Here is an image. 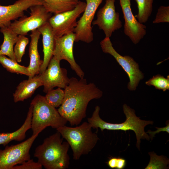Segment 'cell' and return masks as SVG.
Wrapping results in <instances>:
<instances>
[{
    "label": "cell",
    "instance_id": "cell-1",
    "mask_svg": "<svg viewBox=\"0 0 169 169\" xmlns=\"http://www.w3.org/2000/svg\"><path fill=\"white\" fill-rule=\"evenodd\" d=\"M65 94L61 105L57 110L59 114L72 125H78L86 116L89 102L100 98L103 92L93 83L86 79L72 77L64 89Z\"/></svg>",
    "mask_w": 169,
    "mask_h": 169
},
{
    "label": "cell",
    "instance_id": "cell-2",
    "mask_svg": "<svg viewBox=\"0 0 169 169\" xmlns=\"http://www.w3.org/2000/svg\"><path fill=\"white\" fill-rule=\"evenodd\" d=\"M60 133L57 131L45 138L43 143L37 146L34 157L46 169H65L69 167L70 158L68 152L69 145L63 142Z\"/></svg>",
    "mask_w": 169,
    "mask_h": 169
},
{
    "label": "cell",
    "instance_id": "cell-3",
    "mask_svg": "<svg viewBox=\"0 0 169 169\" xmlns=\"http://www.w3.org/2000/svg\"><path fill=\"white\" fill-rule=\"evenodd\" d=\"M123 112L126 119L123 123L119 124L111 123L106 122L100 117L99 111L100 108L96 106L95 109L91 116L88 118V122L91 125L93 129H100L102 131L105 129L109 130H122L126 132L127 131L132 130L135 133L137 140L136 146L140 150L141 139H146L149 141V136L145 131L144 128L148 125H152L153 121L152 120H141L137 117L135 111L126 104L123 106Z\"/></svg>",
    "mask_w": 169,
    "mask_h": 169
},
{
    "label": "cell",
    "instance_id": "cell-4",
    "mask_svg": "<svg viewBox=\"0 0 169 169\" xmlns=\"http://www.w3.org/2000/svg\"><path fill=\"white\" fill-rule=\"evenodd\" d=\"M92 128L89 122H84L75 127L65 125L56 129L70 146L74 160H78L82 155L89 154L99 140L97 134L98 130L93 132Z\"/></svg>",
    "mask_w": 169,
    "mask_h": 169
},
{
    "label": "cell",
    "instance_id": "cell-5",
    "mask_svg": "<svg viewBox=\"0 0 169 169\" xmlns=\"http://www.w3.org/2000/svg\"><path fill=\"white\" fill-rule=\"evenodd\" d=\"M30 104L33 106L31 128L33 135H39L48 126L56 129L67 123V121L61 116L56 108L47 102L44 96L37 95Z\"/></svg>",
    "mask_w": 169,
    "mask_h": 169
},
{
    "label": "cell",
    "instance_id": "cell-6",
    "mask_svg": "<svg viewBox=\"0 0 169 169\" xmlns=\"http://www.w3.org/2000/svg\"><path fill=\"white\" fill-rule=\"evenodd\" d=\"M100 45L102 51L113 56L127 74L130 79L127 85L128 89L135 90L140 81L144 77L138 64L131 56H122L118 53L113 47L110 38L105 37L100 42Z\"/></svg>",
    "mask_w": 169,
    "mask_h": 169
},
{
    "label": "cell",
    "instance_id": "cell-7",
    "mask_svg": "<svg viewBox=\"0 0 169 169\" xmlns=\"http://www.w3.org/2000/svg\"><path fill=\"white\" fill-rule=\"evenodd\" d=\"M38 135H32L20 143L6 146L0 150V169H13V167L30 159V150Z\"/></svg>",
    "mask_w": 169,
    "mask_h": 169
},
{
    "label": "cell",
    "instance_id": "cell-8",
    "mask_svg": "<svg viewBox=\"0 0 169 169\" xmlns=\"http://www.w3.org/2000/svg\"><path fill=\"white\" fill-rule=\"evenodd\" d=\"M86 3L79 1L73 9L54 14L49 20L55 37H59L73 32L76 27L77 19L83 13Z\"/></svg>",
    "mask_w": 169,
    "mask_h": 169
},
{
    "label": "cell",
    "instance_id": "cell-9",
    "mask_svg": "<svg viewBox=\"0 0 169 169\" xmlns=\"http://www.w3.org/2000/svg\"><path fill=\"white\" fill-rule=\"evenodd\" d=\"M29 9V16L24 15L10 23L11 29L18 35L25 36L28 32L37 29L48 22L52 16L41 5H34Z\"/></svg>",
    "mask_w": 169,
    "mask_h": 169
},
{
    "label": "cell",
    "instance_id": "cell-10",
    "mask_svg": "<svg viewBox=\"0 0 169 169\" xmlns=\"http://www.w3.org/2000/svg\"><path fill=\"white\" fill-rule=\"evenodd\" d=\"M115 0H105V5L97 13L96 19L92 23L103 30L105 37L110 38L114 32L122 26L119 14L115 10Z\"/></svg>",
    "mask_w": 169,
    "mask_h": 169
},
{
    "label": "cell",
    "instance_id": "cell-11",
    "mask_svg": "<svg viewBox=\"0 0 169 169\" xmlns=\"http://www.w3.org/2000/svg\"><path fill=\"white\" fill-rule=\"evenodd\" d=\"M86 5L82 17L77 21L74 31L75 42L81 41L87 43L93 40L92 23L99 5L103 0H85Z\"/></svg>",
    "mask_w": 169,
    "mask_h": 169
},
{
    "label": "cell",
    "instance_id": "cell-12",
    "mask_svg": "<svg viewBox=\"0 0 169 169\" xmlns=\"http://www.w3.org/2000/svg\"><path fill=\"white\" fill-rule=\"evenodd\" d=\"M60 61L53 56L46 69L39 74L46 93L56 87L64 89L69 83L67 70L61 67Z\"/></svg>",
    "mask_w": 169,
    "mask_h": 169
},
{
    "label": "cell",
    "instance_id": "cell-13",
    "mask_svg": "<svg viewBox=\"0 0 169 169\" xmlns=\"http://www.w3.org/2000/svg\"><path fill=\"white\" fill-rule=\"evenodd\" d=\"M55 47L53 56L61 61L65 60L69 64L71 69L80 78H84V73L76 63L73 53V45L75 42L74 32L59 37H55Z\"/></svg>",
    "mask_w": 169,
    "mask_h": 169
},
{
    "label": "cell",
    "instance_id": "cell-14",
    "mask_svg": "<svg viewBox=\"0 0 169 169\" xmlns=\"http://www.w3.org/2000/svg\"><path fill=\"white\" fill-rule=\"evenodd\" d=\"M125 20L124 33L135 44L146 34V27L140 23L132 12L131 0H119Z\"/></svg>",
    "mask_w": 169,
    "mask_h": 169
},
{
    "label": "cell",
    "instance_id": "cell-15",
    "mask_svg": "<svg viewBox=\"0 0 169 169\" xmlns=\"http://www.w3.org/2000/svg\"><path fill=\"white\" fill-rule=\"evenodd\" d=\"M41 5L38 0H17L8 6L0 5V22H11L24 16V12L33 5Z\"/></svg>",
    "mask_w": 169,
    "mask_h": 169
},
{
    "label": "cell",
    "instance_id": "cell-16",
    "mask_svg": "<svg viewBox=\"0 0 169 169\" xmlns=\"http://www.w3.org/2000/svg\"><path fill=\"white\" fill-rule=\"evenodd\" d=\"M37 29L42 36L44 59L39 74H41L46 69L53 57L55 39L52 29L48 22L44 24Z\"/></svg>",
    "mask_w": 169,
    "mask_h": 169
},
{
    "label": "cell",
    "instance_id": "cell-17",
    "mask_svg": "<svg viewBox=\"0 0 169 169\" xmlns=\"http://www.w3.org/2000/svg\"><path fill=\"white\" fill-rule=\"evenodd\" d=\"M41 35L37 29L31 32L30 35L31 41L28 50L30 58V63L28 67V70L30 74L28 78L33 77L39 74L40 68L43 60L40 59L38 51V43Z\"/></svg>",
    "mask_w": 169,
    "mask_h": 169
},
{
    "label": "cell",
    "instance_id": "cell-18",
    "mask_svg": "<svg viewBox=\"0 0 169 169\" xmlns=\"http://www.w3.org/2000/svg\"><path fill=\"white\" fill-rule=\"evenodd\" d=\"M41 86L43 83L39 74L23 81L17 86L13 94L14 102L23 101L30 97L36 90Z\"/></svg>",
    "mask_w": 169,
    "mask_h": 169
},
{
    "label": "cell",
    "instance_id": "cell-19",
    "mask_svg": "<svg viewBox=\"0 0 169 169\" xmlns=\"http://www.w3.org/2000/svg\"><path fill=\"white\" fill-rule=\"evenodd\" d=\"M33 106L30 104L25 120L22 126L12 132L0 133V145L5 146L12 141H21L26 136L27 131L31 128Z\"/></svg>",
    "mask_w": 169,
    "mask_h": 169
},
{
    "label": "cell",
    "instance_id": "cell-20",
    "mask_svg": "<svg viewBox=\"0 0 169 169\" xmlns=\"http://www.w3.org/2000/svg\"><path fill=\"white\" fill-rule=\"evenodd\" d=\"M11 22L5 23L0 28V32L3 35V41L0 47V55L8 56L16 61L14 53V45L16 43L18 35L15 33L10 26Z\"/></svg>",
    "mask_w": 169,
    "mask_h": 169
},
{
    "label": "cell",
    "instance_id": "cell-21",
    "mask_svg": "<svg viewBox=\"0 0 169 169\" xmlns=\"http://www.w3.org/2000/svg\"><path fill=\"white\" fill-rule=\"evenodd\" d=\"M50 13L54 14L69 11L74 8L79 0H38Z\"/></svg>",
    "mask_w": 169,
    "mask_h": 169
},
{
    "label": "cell",
    "instance_id": "cell-22",
    "mask_svg": "<svg viewBox=\"0 0 169 169\" xmlns=\"http://www.w3.org/2000/svg\"><path fill=\"white\" fill-rule=\"evenodd\" d=\"M137 4V14L135 17L140 23L146 22L150 16L153 10L154 0H135Z\"/></svg>",
    "mask_w": 169,
    "mask_h": 169
},
{
    "label": "cell",
    "instance_id": "cell-23",
    "mask_svg": "<svg viewBox=\"0 0 169 169\" xmlns=\"http://www.w3.org/2000/svg\"><path fill=\"white\" fill-rule=\"evenodd\" d=\"M0 63L10 72L24 74L28 77L30 75L27 67L20 65L17 62L6 57L5 55H0Z\"/></svg>",
    "mask_w": 169,
    "mask_h": 169
},
{
    "label": "cell",
    "instance_id": "cell-24",
    "mask_svg": "<svg viewBox=\"0 0 169 169\" xmlns=\"http://www.w3.org/2000/svg\"><path fill=\"white\" fill-rule=\"evenodd\" d=\"M65 94L64 90L58 87L52 89L46 93L44 96L47 102L51 106L56 108L59 107L63 101Z\"/></svg>",
    "mask_w": 169,
    "mask_h": 169
},
{
    "label": "cell",
    "instance_id": "cell-25",
    "mask_svg": "<svg viewBox=\"0 0 169 169\" xmlns=\"http://www.w3.org/2000/svg\"><path fill=\"white\" fill-rule=\"evenodd\" d=\"M150 156L149 163L145 168V169H168L167 166L169 161L166 157L164 156L157 155L154 152L148 153Z\"/></svg>",
    "mask_w": 169,
    "mask_h": 169
},
{
    "label": "cell",
    "instance_id": "cell-26",
    "mask_svg": "<svg viewBox=\"0 0 169 169\" xmlns=\"http://www.w3.org/2000/svg\"><path fill=\"white\" fill-rule=\"evenodd\" d=\"M29 42L28 38L23 35H18V40L15 44L13 50L17 62L20 63L25 54V48Z\"/></svg>",
    "mask_w": 169,
    "mask_h": 169
},
{
    "label": "cell",
    "instance_id": "cell-27",
    "mask_svg": "<svg viewBox=\"0 0 169 169\" xmlns=\"http://www.w3.org/2000/svg\"><path fill=\"white\" fill-rule=\"evenodd\" d=\"M148 86H153L156 89L165 91L169 90V76L165 78L160 74L154 76L145 83Z\"/></svg>",
    "mask_w": 169,
    "mask_h": 169
},
{
    "label": "cell",
    "instance_id": "cell-28",
    "mask_svg": "<svg viewBox=\"0 0 169 169\" xmlns=\"http://www.w3.org/2000/svg\"><path fill=\"white\" fill-rule=\"evenodd\" d=\"M169 22V6H160L157 9L153 23Z\"/></svg>",
    "mask_w": 169,
    "mask_h": 169
},
{
    "label": "cell",
    "instance_id": "cell-29",
    "mask_svg": "<svg viewBox=\"0 0 169 169\" xmlns=\"http://www.w3.org/2000/svg\"><path fill=\"white\" fill-rule=\"evenodd\" d=\"M106 163L110 168L116 169H124L126 163V160L120 157H110Z\"/></svg>",
    "mask_w": 169,
    "mask_h": 169
},
{
    "label": "cell",
    "instance_id": "cell-30",
    "mask_svg": "<svg viewBox=\"0 0 169 169\" xmlns=\"http://www.w3.org/2000/svg\"><path fill=\"white\" fill-rule=\"evenodd\" d=\"M42 166L38 161H34L30 159L22 164L13 167V169H41Z\"/></svg>",
    "mask_w": 169,
    "mask_h": 169
},
{
    "label": "cell",
    "instance_id": "cell-31",
    "mask_svg": "<svg viewBox=\"0 0 169 169\" xmlns=\"http://www.w3.org/2000/svg\"><path fill=\"white\" fill-rule=\"evenodd\" d=\"M166 126L163 127H156L157 130L155 131H152L150 130H148L146 133H148L149 134V137L150 139L152 141L153 138L155 136V135L156 134L159 133L161 131H166L168 134L169 133V120H167L166 122Z\"/></svg>",
    "mask_w": 169,
    "mask_h": 169
},
{
    "label": "cell",
    "instance_id": "cell-32",
    "mask_svg": "<svg viewBox=\"0 0 169 169\" xmlns=\"http://www.w3.org/2000/svg\"><path fill=\"white\" fill-rule=\"evenodd\" d=\"M7 23H8V22H0V28L3 25V24Z\"/></svg>",
    "mask_w": 169,
    "mask_h": 169
}]
</instances>
